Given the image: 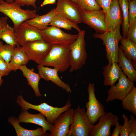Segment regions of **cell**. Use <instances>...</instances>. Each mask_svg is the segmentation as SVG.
Instances as JSON below:
<instances>
[{
	"label": "cell",
	"mask_w": 136,
	"mask_h": 136,
	"mask_svg": "<svg viewBox=\"0 0 136 136\" xmlns=\"http://www.w3.org/2000/svg\"><path fill=\"white\" fill-rule=\"evenodd\" d=\"M74 110L70 108L60 114L55 120L49 136H68Z\"/></svg>",
	"instance_id": "cell-14"
},
{
	"label": "cell",
	"mask_w": 136,
	"mask_h": 136,
	"mask_svg": "<svg viewBox=\"0 0 136 136\" xmlns=\"http://www.w3.org/2000/svg\"><path fill=\"white\" fill-rule=\"evenodd\" d=\"M16 101L21 107L22 111H28L29 109L37 110L44 115L47 120L52 125L60 114L70 109L71 106L70 100L64 106L60 108L53 107L45 103L35 105L25 100L21 94L17 97Z\"/></svg>",
	"instance_id": "cell-3"
},
{
	"label": "cell",
	"mask_w": 136,
	"mask_h": 136,
	"mask_svg": "<svg viewBox=\"0 0 136 136\" xmlns=\"http://www.w3.org/2000/svg\"><path fill=\"white\" fill-rule=\"evenodd\" d=\"M128 20L129 26L136 22V0L129 1Z\"/></svg>",
	"instance_id": "cell-32"
},
{
	"label": "cell",
	"mask_w": 136,
	"mask_h": 136,
	"mask_svg": "<svg viewBox=\"0 0 136 136\" xmlns=\"http://www.w3.org/2000/svg\"><path fill=\"white\" fill-rule=\"evenodd\" d=\"M20 3L14 2L9 3L3 0H0V12L5 14L11 20L14 30L22 23L36 17L38 14L35 9L23 10Z\"/></svg>",
	"instance_id": "cell-2"
},
{
	"label": "cell",
	"mask_w": 136,
	"mask_h": 136,
	"mask_svg": "<svg viewBox=\"0 0 136 136\" xmlns=\"http://www.w3.org/2000/svg\"><path fill=\"white\" fill-rule=\"evenodd\" d=\"M93 125L88 117L85 109L78 106L74 111L68 136H89Z\"/></svg>",
	"instance_id": "cell-6"
},
{
	"label": "cell",
	"mask_w": 136,
	"mask_h": 136,
	"mask_svg": "<svg viewBox=\"0 0 136 136\" xmlns=\"http://www.w3.org/2000/svg\"><path fill=\"white\" fill-rule=\"evenodd\" d=\"M121 25L116 27L113 29L106 31L102 33H95L93 37L101 39L105 47L106 58L108 63L118 62L119 43L123 38L120 31Z\"/></svg>",
	"instance_id": "cell-4"
},
{
	"label": "cell",
	"mask_w": 136,
	"mask_h": 136,
	"mask_svg": "<svg viewBox=\"0 0 136 136\" xmlns=\"http://www.w3.org/2000/svg\"><path fill=\"white\" fill-rule=\"evenodd\" d=\"M2 76L0 74V87L3 82V79L2 78Z\"/></svg>",
	"instance_id": "cell-42"
},
{
	"label": "cell",
	"mask_w": 136,
	"mask_h": 136,
	"mask_svg": "<svg viewBox=\"0 0 136 136\" xmlns=\"http://www.w3.org/2000/svg\"><path fill=\"white\" fill-rule=\"evenodd\" d=\"M71 0L73 1V2H74L75 3L77 4V0Z\"/></svg>",
	"instance_id": "cell-44"
},
{
	"label": "cell",
	"mask_w": 136,
	"mask_h": 136,
	"mask_svg": "<svg viewBox=\"0 0 136 136\" xmlns=\"http://www.w3.org/2000/svg\"><path fill=\"white\" fill-rule=\"evenodd\" d=\"M130 119L128 120L129 129V134L128 136H136V119L134 116L131 114Z\"/></svg>",
	"instance_id": "cell-35"
},
{
	"label": "cell",
	"mask_w": 136,
	"mask_h": 136,
	"mask_svg": "<svg viewBox=\"0 0 136 136\" xmlns=\"http://www.w3.org/2000/svg\"><path fill=\"white\" fill-rule=\"evenodd\" d=\"M40 64L52 66L61 73L65 72L70 66V45H51L48 54Z\"/></svg>",
	"instance_id": "cell-1"
},
{
	"label": "cell",
	"mask_w": 136,
	"mask_h": 136,
	"mask_svg": "<svg viewBox=\"0 0 136 136\" xmlns=\"http://www.w3.org/2000/svg\"><path fill=\"white\" fill-rule=\"evenodd\" d=\"M121 125L119 121H118L115 125V127L112 134V136H118L120 134V127Z\"/></svg>",
	"instance_id": "cell-39"
},
{
	"label": "cell",
	"mask_w": 136,
	"mask_h": 136,
	"mask_svg": "<svg viewBox=\"0 0 136 136\" xmlns=\"http://www.w3.org/2000/svg\"><path fill=\"white\" fill-rule=\"evenodd\" d=\"M126 39H129L136 43V22L129 26Z\"/></svg>",
	"instance_id": "cell-36"
},
{
	"label": "cell",
	"mask_w": 136,
	"mask_h": 136,
	"mask_svg": "<svg viewBox=\"0 0 136 136\" xmlns=\"http://www.w3.org/2000/svg\"><path fill=\"white\" fill-rule=\"evenodd\" d=\"M122 117L124 119V122L123 125L121 126L120 134V136H128L129 134V119L124 113L123 114Z\"/></svg>",
	"instance_id": "cell-33"
},
{
	"label": "cell",
	"mask_w": 136,
	"mask_h": 136,
	"mask_svg": "<svg viewBox=\"0 0 136 136\" xmlns=\"http://www.w3.org/2000/svg\"><path fill=\"white\" fill-rule=\"evenodd\" d=\"M119 120L117 115L111 112H106L100 117L98 123L92 125L89 136H110L111 126H115Z\"/></svg>",
	"instance_id": "cell-13"
},
{
	"label": "cell",
	"mask_w": 136,
	"mask_h": 136,
	"mask_svg": "<svg viewBox=\"0 0 136 136\" xmlns=\"http://www.w3.org/2000/svg\"><path fill=\"white\" fill-rule=\"evenodd\" d=\"M7 20V17H2L0 18V30L8 24Z\"/></svg>",
	"instance_id": "cell-40"
},
{
	"label": "cell",
	"mask_w": 136,
	"mask_h": 136,
	"mask_svg": "<svg viewBox=\"0 0 136 136\" xmlns=\"http://www.w3.org/2000/svg\"><path fill=\"white\" fill-rule=\"evenodd\" d=\"M29 60L22 47L18 45L14 47L11 58L9 63L12 71H15L20 66L26 64Z\"/></svg>",
	"instance_id": "cell-23"
},
{
	"label": "cell",
	"mask_w": 136,
	"mask_h": 136,
	"mask_svg": "<svg viewBox=\"0 0 136 136\" xmlns=\"http://www.w3.org/2000/svg\"><path fill=\"white\" fill-rule=\"evenodd\" d=\"M55 13L62 15L77 24L82 23L80 10L78 5L71 0H57Z\"/></svg>",
	"instance_id": "cell-15"
},
{
	"label": "cell",
	"mask_w": 136,
	"mask_h": 136,
	"mask_svg": "<svg viewBox=\"0 0 136 136\" xmlns=\"http://www.w3.org/2000/svg\"><path fill=\"white\" fill-rule=\"evenodd\" d=\"M8 121L14 127L17 136H44L47 135L46 131L42 127L32 130L24 128L20 125L18 118L15 117H10Z\"/></svg>",
	"instance_id": "cell-22"
},
{
	"label": "cell",
	"mask_w": 136,
	"mask_h": 136,
	"mask_svg": "<svg viewBox=\"0 0 136 136\" xmlns=\"http://www.w3.org/2000/svg\"><path fill=\"white\" fill-rule=\"evenodd\" d=\"M94 84L89 83L87 88L88 101L86 103V113L91 123L94 125L106 112L104 106L96 97Z\"/></svg>",
	"instance_id": "cell-9"
},
{
	"label": "cell",
	"mask_w": 136,
	"mask_h": 136,
	"mask_svg": "<svg viewBox=\"0 0 136 136\" xmlns=\"http://www.w3.org/2000/svg\"><path fill=\"white\" fill-rule=\"evenodd\" d=\"M6 2L8 3H13L14 1V0H5Z\"/></svg>",
	"instance_id": "cell-43"
},
{
	"label": "cell",
	"mask_w": 136,
	"mask_h": 136,
	"mask_svg": "<svg viewBox=\"0 0 136 136\" xmlns=\"http://www.w3.org/2000/svg\"><path fill=\"white\" fill-rule=\"evenodd\" d=\"M123 17L122 23L123 37L126 39L129 27L128 20L129 2L128 0H118Z\"/></svg>",
	"instance_id": "cell-28"
},
{
	"label": "cell",
	"mask_w": 136,
	"mask_h": 136,
	"mask_svg": "<svg viewBox=\"0 0 136 136\" xmlns=\"http://www.w3.org/2000/svg\"><path fill=\"white\" fill-rule=\"evenodd\" d=\"M57 0H44L42 4L41 5V7L48 4H55L56 3Z\"/></svg>",
	"instance_id": "cell-41"
},
{
	"label": "cell",
	"mask_w": 136,
	"mask_h": 136,
	"mask_svg": "<svg viewBox=\"0 0 136 136\" xmlns=\"http://www.w3.org/2000/svg\"><path fill=\"white\" fill-rule=\"evenodd\" d=\"M12 71L9 63L0 57V74L2 76H6Z\"/></svg>",
	"instance_id": "cell-34"
},
{
	"label": "cell",
	"mask_w": 136,
	"mask_h": 136,
	"mask_svg": "<svg viewBox=\"0 0 136 136\" xmlns=\"http://www.w3.org/2000/svg\"><path fill=\"white\" fill-rule=\"evenodd\" d=\"M18 69L22 72L23 75L27 79L28 84L34 90L36 96L38 97L42 96L39 87V82L41 78L39 73H35L33 68L28 69L26 64L20 66Z\"/></svg>",
	"instance_id": "cell-20"
},
{
	"label": "cell",
	"mask_w": 136,
	"mask_h": 136,
	"mask_svg": "<svg viewBox=\"0 0 136 136\" xmlns=\"http://www.w3.org/2000/svg\"><path fill=\"white\" fill-rule=\"evenodd\" d=\"M14 47L7 44H4L0 40V57L7 63L11 60Z\"/></svg>",
	"instance_id": "cell-31"
},
{
	"label": "cell",
	"mask_w": 136,
	"mask_h": 136,
	"mask_svg": "<svg viewBox=\"0 0 136 136\" xmlns=\"http://www.w3.org/2000/svg\"><path fill=\"white\" fill-rule=\"evenodd\" d=\"M128 0L129 2V1H130L131 0Z\"/></svg>",
	"instance_id": "cell-45"
},
{
	"label": "cell",
	"mask_w": 136,
	"mask_h": 136,
	"mask_svg": "<svg viewBox=\"0 0 136 136\" xmlns=\"http://www.w3.org/2000/svg\"><path fill=\"white\" fill-rule=\"evenodd\" d=\"M49 25L62 28L67 30L75 29L78 32L81 30L77 24L71 21L66 18L60 14H56Z\"/></svg>",
	"instance_id": "cell-26"
},
{
	"label": "cell",
	"mask_w": 136,
	"mask_h": 136,
	"mask_svg": "<svg viewBox=\"0 0 136 136\" xmlns=\"http://www.w3.org/2000/svg\"><path fill=\"white\" fill-rule=\"evenodd\" d=\"M121 101L123 109L136 116V87L134 86Z\"/></svg>",
	"instance_id": "cell-27"
},
{
	"label": "cell",
	"mask_w": 136,
	"mask_h": 136,
	"mask_svg": "<svg viewBox=\"0 0 136 136\" xmlns=\"http://www.w3.org/2000/svg\"><path fill=\"white\" fill-rule=\"evenodd\" d=\"M118 63L123 73L130 81H136V71L132 62L125 56L119 47L118 54Z\"/></svg>",
	"instance_id": "cell-21"
},
{
	"label": "cell",
	"mask_w": 136,
	"mask_h": 136,
	"mask_svg": "<svg viewBox=\"0 0 136 136\" xmlns=\"http://www.w3.org/2000/svg\"><path fill=\"white\" fill-rule=\"evenodd\" d=\"M14 36L17 43L21 46L27 42L43 39L40 30L25 21L14 30Z\"/></svg>",
	"instance_id": "cell-12"
},
{
	"label": "cell",
	"mask_w": 136,
	"mask_h": 136,
	"mask_svg": "<svg viewBox=\"0 0 136 136\" xmlns=\"http://www.w3.org/2000/svg\"><path fill=\"white\" fill-rule=\"evenodd\" d=\"M14 33V27L7 24L0 30V40H2L7 44L14 47L18 45L15 41Z\"/></svg>",
	"instance_id": "cell-29"
},
{
	"label": "cell",
	"mask_w": 136,
	"mask_h": 136,
	"mask_svg": "<svg viewBox=\"0 0 136 136\" xmlns=\"http://www.w3.org/2000/svg\"><path fill=\"white\" fill-rule=\"evenodd\" d=\"M80 11H90L101 10L95 0H77Z\"/></svg>",
	"instance_id": "cell-30"
},
{
	"label": "cell",
	"mask_w": 136,
	"mask_h": 136,
	"mask_svg": "<svg viewBox=\"0 0 136 136\" xmlns=\"http://www.w3.org/2000/svg\"><path fill=\"white\" fill-rule=\"evenodd\" d=\"M116 84L111 86L107 91L106 102L117 99L122 101L134 86V82L130 81L123 73Z\"/></svg>",
	"instance_id": "cell-11"
},
{
	"label": "cell",
	"mask_w": 136,
	"mask_h": 136,
	"mask_svg": "<svg viewBox=\"0 0 136 136\" xmlns=\"http://www.w3.org/2000/svg\"><path fill=\"white\" fill-rule=\"evenodd\" d=\"M123 17L118 0H113L107 13L105 21L106 31H110L118 25L122 24Z\"/></svg>",
	"instance_id": "cell-16"
},
{
	"label": "cell",
	"mask_w": 136,
	"mask_h": 136,
	"mask_svg": "<svg viewBox=\"0 0 136 136\" xmlns=\"http://www.w3.org/2000/svg\"><path fill=\"white\" fill-rule=\"evenodd\" d=\"M113 0H95L97 3L101 8L106 15L107 13L110 4Z\"/></svg>",
	"instance_id": "cell-37"
},
{
	"label": "cell",
	"mask_w": 136,
	"mask_h": 136,
	"mask_svg": "<svg viewBox=\"0 0 136 136\" xmlns=\"http://www.w3.org/2000/svg\"><path fill=\"white\" fill-rule=\"evenodd\" d=\"M37 68L41 79L46 81H52L68 93L71 92V89L70 85L61 79L58 75V72L56 69L51 68L40 64H38Z\"/></svg>",
	"instance_id": "cell-17"
},
{
	"label": "cell",
	"mask_w": 136,
	"mask_h": 136,
	"mask_svg": "<svg viewBox=\"0 0 136 136\" xmlns=\"http://www.w3.org/2000/svg\"><path fill=\"white\" fill-rule=\"evenodd\" d=\"M56 14L54 8L52 9L46 14L42 15H38L35 17L28 19L25 22L33 26L40 30L46 28Z\"/></svg>",
	"instance_id": "cell-24"
},
{
	"label": "cell",
	"mask_w": 136,
	"mask_h": 136,
	"mask_svg": "<svg viewBox=\"0 0 136 136\" xmlns=\"http://www.w3.org/2000/svg\"><path fill=\"white\" fill-rule=\"evenodd\" d=\"M40 32L43 39L51 45H70L78 36V35L66 33L53 26L40 30Z\"/></svg>",
	"instance_id": "cell-7"
},
{
	"label": "cell",
	"mask_w": 136,
	"mask_h": 136,
	"mask_svg": "<svg viewBox=\"0 0 136 136\" xmlns=\"http://www.w3.org/2000/svg\"><path fill=\"white\" fill-rule=\"evenodd\" d=\"M51 45L43 39L27 42L22 47L29 60L39 64L48 54Z\"/></svg>",
	"instance_id": "cell-8"
},
{
	"label": "cell",
	"mask_w": 136,
	"mask_h": 136,
	"mask_svg": "<svg viewBox=\"0 0 136 136\" xmlns=\"http://www.w3.org/2000/svg\"><path fill=\"white\" fill-rule=\"evenodd\" d=\"M76 39L70 45V72L80 69L86 64L87 56L85 40V31L78 32Z\"/></svg>",
	"instance_id": "cell-5"
},
{
	"label": "cell",
	"mask_w": 136,
	"mask_h": 136,
	"mask_svg": "<svg viewBox=\"0 0 136 136\" xmlns=\"http://www.w3.org/2000/svg\"><path fill=\"white\" fill-rule=\"evenodd\" d=\"M104 79L103 84L105 86L113 85L118 80L123 72L118 62L108 63L103 68Z\"/></svg>",
	"instance_id": "cell-19"
},
{
	"label": "cell",
	"mask_w": 136,
	"mask_h": 136,
	"mask_svg": "<svg viewBox=\"0 0 136 136\" xmlns=\"http://www.w3.org/2000/svg\"><path fill=\"white\" fill-rule=\"evenodd\" d=\"M121 45L119 48L123 51L125 56L132 63L135 68H136V43L129 39L123 37L121 39Z\"/></svg>",
	"instance_id": "cell-25"
},
{
	"label": "cell",
	"mask_w": 136,
	"mask_h": 136,
	"mask_svg": "<svg viewBox=\"0 0 136 136\" xmlns=\"http://www.w3.org/2000/svg\"><path fill=\"white\" fill-rule=\"evenodd\" d=\"M37 0H14V2H18L22 5V6L24 5L27 6H32L35 9L37 8L36 3Z\"/></svg>",
	"instance_id": "cell-38"
},
{
	"label": "cell",
	"mask_w": 136,
	"mask_h": 136,
	"mask_svg": "<svg viewBox=\"0 0 136 136\" xmlns=\"http://www.w3.org/2000/svg\"><path fill=\"white\" fill-rule=\"evenodd\" d=\"M28 111H23L18 118L20 123H29L35 124L42 127L46 131H50L53 125L49 123L45 116L40 113L37 114L29 113Z\"/></svg>",
	"instance_id": "cell-18"
},
{
	"label": "cell",
	"mask_w": 136,
	"mask_h": 136,
	"mask_svg": "<svg viewBox=\"0 0 136 136\" xmlns=\"http://www.w3.org/2000/svg\"><path fill=\"white\" fill-rule=\"evenodd\" d=\"M105 16L102 9L90 11H80L82 22L88 25L99 33H103L106 31Z\"/></svg>",
	"instance_id": "cell-10"
}]
</instances>
